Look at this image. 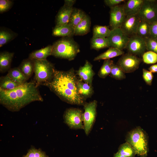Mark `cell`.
<instances>
[{"label": "cell", "instance_id": "cell-7", "mask_svg": "<svg viewBox=\"0 0 157 157\" xmlns=\"http://www.w3.org/2000/svg\"><path fill=\"white\" fill-rule=\"evenodd\" d=\"M83 113L82 110L78 108L67 109L63 115L65 123L71 129L83 130Z\"/></svg>", "mask_w": 157, "mask_h": 157}, {"label": "cell", "instance_id": "cell-37", "mask_svg": "<svg viewBox=\"0 0 157 157\" xmlns=\"http://www.w3.org/2000/svg\"><path fill=\"white\" fill-rule=\"evenodd\" d=\"M13 1L10 0H0V13H1L6 12L12 7Z\"/></svg>", "mask_w": 157, "mask_h": 157}, {"label": "cell", "instance_id": "cell-33", "mask_svg": "<svg viewBox=\"0 0 157 157\" xmlns=\"http://www.w3.org/2000/svg\"><path fill=\"white\" fill-rule=\"evenodd\" d=\"M125 73L117 65L114 63L110 74L111 77L115 79L122 80L126 78Z\"/></svg>", "mask_w": 157, "mask_h": 157}, {"label": "cell", "instance_id": "cell-30", "mask_svg": "<svg viewBox=\"0 0 157 157\" xmlns=\"http://www.w3.org/2000/svg\"><path fill=\"white\" fill-rule=\"evenodd\" d=\"M111 30L106 26L95 25L93 30V38H107L109 35Z\"/></svg>", "mask_w": 157, "mask_h": 157}, {"label": "cell", "instance_id": "cell-4", "mask_svg": "<svg viewBox=\"0 0 157 157\" xmlns=\"http://www.w3.org/2000/svg\"><path fill=\"white\" fill-rule=\"evenodd\" d=\"M126 141L135 150L136 154L140 157H146L149 151L148 137L146 132L138 126L129 132Z\"/></svg>", "mask_w": 157, "mask_h": 157}, {"label": "cell", "instance_id": "cell-6", "mask_svg": "<svg viewBox=\"0 0 157 157\" xmlns=\"http://www.w3.org/2000/svg\"><path fill=\"white\" fill-rule=\"evenodd\" d=\"M97 101L94 100L85 102L83 106V113L84 130L85 135L88 136L91 132L95 121L97 115Z\"/></svg>", "mask_w": 157, "mask_h": 157}, {"label": "cell", "instance_id": "cell-24", "mask_svg": "<svg viewBox=\"0 0 157 157\" xmlns=\"http://www.w3.org/2000/svg\"><path fill=\"white\" fill-rule=\"evenodd\" d=\"M7 75L13 81L20 85L24 83L28 80L18 67L10 68Z\"/></svg>", "mask_w": 157, "mask_h": 157}, {"label": "cell", "instance_id": "cell-23", "mask_svg": "<svg viewBox=\"0 0 157 157\" xmlns=\"http://www.w3.org/2000/svg\"><path fill=\"white\" fill-rule=\"evenodd\" d=\"M86 15L83 10L74 8L68 24L74 29Z\"/></svg>", "mask_w": 157, "mask_h": 157}, {"label": "cell", "instance_id": "cell-16", "mask_svg": "<svg viewBox=\"0 0 157 157\" xmlns=\"http://www.w3.org/2000/svg\"><path fill=\"white\" fill-rule=\"evenodd\" d=\"M144 0H129L123 5L126 16L137 15L142 8Z\"/></svg>", "mask_w": 157, "mask_h": 157}, {"label": "cell", "instance_id": "cell-43", "mask_svg": "<svg viewBox=\"0 0 157 157\" xmlns=\"http://www.w3.org/2000/svg\"><path fill=\"white\" fill-rule=\"evenodd\" d=\"M113 157H128L124 156H123L120 155L117 152L114 155Z\"/></svg>", "mask_w": 157, "mask_h": 157}, {"label": "cell", "instance_id": "cell-31", "mask_svg": "<svg viewBox=\"0 0 157 157\" xmlns=\"http://www.w3.org/2000/svg\"><path fill=\"white\" fill-rule=\"evenodd\" d=\"M117 152L122 155L128 157H134L136 154L133 148L127 142L119 146Z\"/></svg>", "mask_w": 157, "mask_h": 157}, {"label": "cell", "instance_id": "cell-3", "mask_svg": "<svg viewBox=\"0 0 157 157\" xmlns=\"http://www.w3.org/2000/svg\"><path fill=\"white\" fill-rule=\"evenodd\" d=\"M80 51L78 44L72 37H64L53 43L51 55L72 60Z\"/></svg>", "mask_w": 157, "mask_h": 157}, {"label": "cell", "instance_id": "cell-18", "mask_svg": "<svg viewBox=\"0 0 157 157\" xmlns=\"http://www.w3.org/2000/svg\"><path fill=\"white\" fill-rule=\"evenodd\" d=\"M14 53L5 51L0 53V72L1 73L8 71L10 68L11 63Z\"/></svg>", "mask_w": 157, "mask_h": 157}, {"label": "cell", "instance_id": "cell-35", "mask_svg": "<svg viewBox=\"0 0 157 157\" xmlns=\"http://www.w3.org/2000/svg\"><path fill=\"white\" fill-rule=\"evenodd\" d=\"M23 157H49L44 151L40 149H37L34 147H31L26 154Z\"/></svg>", "mask_w": 157, "mask_h": 157}, {"label": "cell", "instance_id": "cell-5", "mask_svg": "<svg viewBox=\"0 0 157 157\" xmlns=\"http://www.w3.org/2000/svg\"><path fill=\"white\" fill-rule=\"evenodd\" d=\"M34 82L37 86L51 82L55 69L53 64L44 60H34Z\"/></svg>", "mask_w": 157, "mask_h": 157}, {"label": "cell", "instance_id": "cell-27", "mask_svg": "<svg viewBox=\"0 0 157 157\" xmlns=\"http://www.w3.org/2000/svg\"><path fill=\"white\" fill-rule=\"evenodd\" d=\"M17 33L8 29H1L0 31V47L6 44L15 38Z\"/></svg>", "mask_w": 157, "mask_h": 157}, {"label": "cell", "instance_id": "cell-29", "mask_svg": "<svg viewBox=\"0 0 157 157\" xmlns=\"http://www.w3.org/2000/svg\"><path fill=\"white\" fill-rule=\"evenodd\" d=\"M91 48L96 50L106 47H110L109 41L107 38L92 37L91 40Z\"/></svg>", "mask_w": 157, "mask_h": 157}, {"label": "cell", "instance_id": "cell-21", "mask_svg": "<svg viewBox=\"0 0 157 157\" xmlns=\"http://www.w3.org/2000/svg\"><path fill=\"white\" fill-rule=\"evenodd\" d=\"M77 87L79 94L85 100L91 97L94 93L92 85L84 82L81 79H78Z\"/></svg>", "mask_w": 157, "mask_h": 157}, {"label": "cell", "instance_id": "cell-8", "mask_svg": "<svg viewBox=\"0 0 157 157\" xmlns=\"http://www.w3.org/2000/svg\"><path fill=\"white\" fill-rule=\"evenodd\" d=\"M141 19L151 24L157 20V1L144 0L138 14Z\"/></svg>", "mask_w": 157, "mask_h": 157}, {"label": "cell", "instance_id": "cell-36", "mask_svg": "<svg viewBox=\"0 0 157 157\" xmlns=\"http://www.w3.org/2000/svg\"><path fill=\"white\" fill-rule=\"evenodd\" d=\"M146 49L157 54V39L149 37L145 39Z\"/></svg>", "mask_w": 157, "mask_h": 157}, {"label": "cell", "instance_id": "cell-19", "mask_svg": "<svg viewBox=\"0 0 157 157\" xmlns=\"http://www.w3.org/2000/svg\"><path fill=\"white\" fill-rule=\"evenodd\" d=\"M52 45H49L41 49L33 51L29 54L28 58L32 60H44L51 55Z\"/></svg>", "mask_w": 157, "mask_h": 157}, {"label": "cell", "instance_id": "cell-9", "mask_svg": "<svg viewBox=\"0 0 157 157\" xmlns=\"http://www.w3.org/2000/svg\"><path fill=\"white\" fill-rule=\"evenodd\" d=\"M141 61L140 58L128 53L122 55L116 64L124 73H129L138 69Z\"/></svg>", "mask_w": 157, "mask_h": 157}, {"label": "cell", "instance_id": "cell-22", "mask_svg": "<svg viewBox=\"0 0 157 157\" xmlns=\"http://www.w3.org/2000/svg\"><path fill=\"white\" fill-rule=\"evenodd\" d=\"M90 18L88 15L74 28V35H83L90 31L91 26Z\"/></svg>", "mask_w": 157, "mask_h": 157}, {"label": "cell", "instance_id": "cell-32", "mask_svg": "<svg viewBox=\"0 0 157 157\" xmlns=\"http://www.w3.org/2000/svg\"><path fill=\"white\" fill-rule=\"evenodd\" d=\"M113 64V61L110 59L104 60L98 72L99 76L102 78H106L110 74Z\"/></svg>", "mask_w": 157, "mask_h": 157}, {"label": "cell", "instance_id": "cell-39", "mask_svg": "<svg viewBox=\"0 0 157 157\" xmlns=\"http://www.w3.org/2000/svg\"><path fill=\"white\" fill-rule=\"evenodd\" d=\"M150 37L157 39V20L150 25Z\"/></svg>", "mask_w": 157, "mask_h": 157}, {"label": "cell", "instance_id": "cell-26", "mask_svg": "<svg viewBox=\"0 0 157 157\" xmlns=\"http://www.w3.org/2000/svg\"><path fill=\"white\" fill-rule=\"evenodd\" d=\"M20 85L13 81L7 74L0 77V89H1L11 90Z\"/></svg>", "mask_w": 157, "mask_h": 157}, {"label": "cell", "instance_id": "cell-11", "mask_svg": "<svg viewBox=\"0 0 157 157\" xmlns=\"http://www.w3.org/2000/svg\"><path fill=\"white\" fill-rule=\"evenodd\" d=\"M129 53L137 56L142 55L146 50L144 39L137 35L130 38L126 48Z\"/></svg>", "mask_w": 157, "mask_h": 157}, {"label": "cell", "instance_id": "cell-38", "mask_svg": "<svg viewBox=\"0 0 157 157\" xmlns=\"http://www.w3.org/2000/svg\"><path fill=\"white\" fill-rule=\"evenodd\" d=\"M143 78L147 84L151 85L153 79V75L152 73L145 69H142Z\"/></svg>", "mask_w": 157, "mask_h": 157}, {"label": "cell", "instance_id": "cell-41", "mask_svg": "<svg viewBox=\"0 0 157 157\" xmlns=\"http://www.w3.org/2000/svg\"><path fill=\"white\" fill-rule=\"evenodd\" d=\"M76 0H65L64 1V4L67 6L73 7L74 4Z\"/></svg>", "mask_w": 157, "mask_h": 157}, {"label": "cell", "instance_id": "cell-17", "mask_svg": "<svg viewBox=\"0 0 157 157\" xmlns=\"http://www.w3.org/2000/svg\"><path fill=\"white\" fill-rule=\"evenodd\" d=\"M74 29L67 24L55 26L52 31V35L56 37H72L74 35Z\"/></svg>", "mask_w": 157, "mask_h": 157}, {"label": "cell", "instance_id": "cell-1", "mask_svg": "<svg viewBox=\"0 0 157 157\" xmlns=\"http://www.w3.org/2000/svg\"><path fill=\"white\" fill-rule=\"evenodd\" d=\"M78 79L73 69L67 71L55 69L51 81L44 85L48 88L63 101L71 104L83 106L86 100L78 92Z\"/></svg>", "mask_w": 157, "mask_h": 157}, {"label": "cell", "instance_id": "cell-25", "mask_svg": "<svg viewBox=\"0 0 157 157\" xmlns=\"http://www.w3.org/2000/svg\"><path fill=\"white\" fill-rule=\"evenodd\" d=\"M124 53V52L122 50L110 47L106 51L95 57L94 60L110 59V58L123 55Z\"/></svg>", "mask_w": 157, "mask_h": 157}, {"label": "cell", "instance_id": "cell-13", "mask_svg": "<svg viewBox=\"0 0 157 157\" xmlns=\"http://www.w3.org/2000/svg\"><path fill=\"white\" fill-rule=\"evenodd\" d=\"M110 29L120 28L126 17L123 5H119L110 8Z\"/></svg>", "mask_w": 157, "mask_h": 157}, {"label": "cell", "instance_id": "cell-42", "mask_svg": "<svg viewBox=\"0 0 157 157\" xmlns=\"http://www.w3.org/2000/svg\"><path fill=\"white\" fill-rule=\"evenodd\" d=\"M149 70L152 73L157 72V64L151 66L149 68Z\"/></svg>", "mask_w": 157, "mask_h": 157}, {"label": "cell", "instance_id": "cell-20", "mask_svg": "<svg viewBox=\"0 0 157 157\" xmlns=\"http://www.w3.org/2000/svg\"><path fill=\"white\" fill-rule=\"evenodd\" d=\"M18 67L23 75L28 80L34 73V60L28 58L24 59Z\"/></svg>", "mask_w": 157, "mask_h": 157}, {"label": "cell", "instance_id": "cell-40", "mask_svg": "<svg viewBox=\"0 0 157 157\" xmlns=\"http://www.w3.org/2000/svg\"><path fill=\"white\" fill-rule=\"evenodd\" d=\"M105 4L110 8L119 5L122 2H125L124 0H105Z\"/></svg>", "mask_w": 157, "mask_h": 157}, {"label": "cell", "instance_id": "cell-10", "mask_svg": "<svg viewBox=\"0 0 157 157\" xmlns=\"http://www.w3.org/2000/svg\"><path fill=\"white\" fill-rule=\"evenodd\" d=\"M107 38L110 47L116 48L121 50L126 48L129 39L119 28L111 30L109 35Z\"/></svg>", "mask_w": 157, "mask_h": 157}, {"label": "cell", "instance_id": "cell-12", "mask_svg": "<svg viewBox=\"0 0 157 157\" xmlns=\"http://www.w3.org/2000/svg\"><path fill=\"white\" fill-rule=\"evenodd\" d=\"M140 20L138 15L126 16L119 28L124 34L130 38L137 35Z\"/></svg>", "mask_w": 157, "mask_h": 157}, {"label": "cell", "instance_id": "cell-34", "mask_svg": "<svg viewBox=\"0 0 157 157\" xmlns=\"http://www.w3.org/2000/svg\"><path fill=\"white\" fill-rule=\"evenodd\" d=\"M143 62L147 64H154L157 62V54L150 51L145 52L142 55Z\"/></svg>", "mask_w": 157, "mask_h": 157}, {"label": "cell", "instance_id": "cell-14", "mask_svg": "<svg viewBox=\"0 0 157 157\" xmlns=\"http://www.w3.org/2000/svg\"><path fill=\"white\" fill-rule=\"evenodd\" d=\"M95 74L92 69V65L87 60H86L84 65L80 67L77 71L76 73L81 80L92 85Z\"/></svg>", "mask_w": 157, "mask_h": 157}, {"label": "cell", "instance_id": "cell-15", "mask_svg": "<svg viewBox=\"0 0 157 157\" xmlns=\"http://www.w3.org/2000/svg\"><path fill=\"white\" fill-rule=\"evenodd\" d=\"M73 7L64 4L58 11L56 18V26L68 24Z\"/></svg>", "mask_w": 157, "mask_h": 157}, {"label": "cell", "instance_id": "cell-28", "mask_svg": "<svg viewBox=\"0 0 157 157\" xmlns=\"http://www.w3.org/2000/svg\"><path fill=\"white\" fill-rule=\"evenodd\" d=\"M150 24L140 19L137 31V35L144 39L150 37Z\"/></svg>", "mask_w": 157, "mask_h": 157}, {"label": "cell", "instance_id": "cell-2", "mask_svg": "<svg viewBox=\"0 0 157 157\" xmlns=\"http://www.w3.org/2000/svg\"><path fill=\"white\" fill-rule=\"evenodd\" d=\"M34 82H26L9 90L0 89V104L10 111H19L30 103L43 99Z\"/></svg>", "mask_w": 157, "mask_h": 157}]
</instances>
